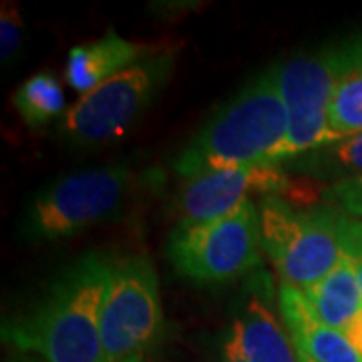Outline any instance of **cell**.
Segmentation results:
<instances>
[{
    "label": "cell",
    "instance_id": "6da1fadb",
    "mask_svg": "<svg viewBox=\"0 0 362 362\" xmlns=\"http://www.w3.org/2000/svg\"><path fill=\"white\" fill-rule=\"evenodd\" d=\"M113 262L87 254L71 264L39 302L4 326L2 338L45 362H107L101 310Z\"/></svg>",
    "mask_w": 362,
    "mask_h": 362
},
{
    "label": "cell",
    "instance_id": "7a4b0ae2",
    "mask_svg": "<svg viewBox=\"0 0 362 362\" xmlns=\"http://www.w3.org/2000/svg\"><path fill=\"white\" fill-rule=\"evenodd\" d=\"M286 139L288 111L270 69L207 119L173 168L187 181L209 171L284 165Z\"/></svg>",
    "mask_w": 362,
    "mask_h": 362
},
{
    "label": "cell",
    "instance_id": "3957f363",
    "mask_svg": "<svg viewBox=\"0 0 362 362\" xmlns=\"http://www.w3.org/2000/svg\"><path fill=\"white\" fill-rule=\"evenodd\" d=\"M362 63V37L302 54L276 69L280 95L288 111L286 161L334 143L328 107L340 78Z\"/></svg>",
    "mask_w": 362,
    "mask_h": 362
},
{
    "label": "cell",
    "instance_id": "277c9868",
    "mask_svg": "<svg viewBox=\"0 0 362 362\" xmlns=\"http://www.w3.org/2000/svg\"><path fill=\"white\" fill-rule=\"evenodd\" d=\"M258 211L262 250L284 284L304 290L334 270L340 258L337 207L296 209L272 195L259 202Z\"/></svg>",
    "mask_w": 362,
    "mask_h": 362
},
{
    "label": "cell",
    "instance_id": "5b68a950",
    "mask_svg": "<svg viewBox=\"0 0 362 362\" xmlns=\"http://www.w3.org/2000/svg\"><path fill=\"white\" fill-rule=\"evenodd\" d=\"M262 228L254 202L199 223H177L169 235L168 258L175 272L199 284H221L258 268Z\"/></svg>",
    "mask_w": 362,
    "mask_h": 362
},
{
    "label": "cell",
    "instance_id": "8992f818",
    "mask_svg": "<svg viewBox=\"0 0 362 362\" xmlns=\"http://www.w3.org/2000/svg\"><path fill=\"white\" fill-rule=\"evenodd\" d=\"M131 171L125 165L69 173L42 189L23 220L30 242H57L111 220L125 204Z\"/></svg>",
    "mask_w": 362,
    "mask_h": 362
},
{
    "label": "cell",
    "instance_id": "52a82bcc",
    "mask_svg": "<svg viewBox=\"0 0 362 362\" xmlns=\"http://www.w3.org/2000/svg\"><path fill=\"white\" fill-rule=\"evenodd\" d=\"M101 346L107 362H145L163 332L159 278L145 256L113 264L101 310Z\"/></svg>",
    "mask_w": 362,
    "mask_h": 362
},
{
    "label": "cell",
    "instance_id": "ba28073f",
    "mask_svg": "<svg viewBox=\"0 0 362 362\" xmlns=\"http://www.w3.org/2000/svg\"><path fill=\"white\" fill-rule=\"evenodd\" d=\"M171 65V51H153L97 89L81 95L63 119L66 137L81 145H97L125 135L168 81Z\"/></svg>",
    "mask_w": 362,
    "mask_h": 362
},
{
    "label": "cell",
    "instance_id": "9c48e42d",
    "mask_svg": "<svg viewBox=\"0 0 362 362\" xmlns=\"http://www.w3.org/2000/svg\"><path fill=\"white\" fill-rule=\"evenodd\" d=\"M290 187L288 173L282 165L209 171L187 180L177 197L180 223H199L216 220L240 207L252 197L280 195Z\"/></svg>",
    "mask_w": 362,
    "mask_h": 362
},
{
    "label": "cell",
    "instance_id": "30bf717a",
    "mask_svg": "<svg viewBox=\"0 0 362 362\" xmlns=\"http://www.w3.org/2000/svg\"><path fill=\"white\" fill-rule=\"evenodd\" d=\"M223 342L246 362H300L290 332L264 290H250Z\"/></svg>",
    "mask_w": 362,
    "mask_h": 362
},
{
    "label": "cell",
    "instance_id": "8fae6325",
    "mask_svg": "<svg viewBox=\"0 0 362 362\" xmlns=\"http://www.w3.org/2000/svg\"><path fill=\"white\" fill-rule=\"evenodd\" d=\"M280 312L298 354L312 362H362L344 332L324 324L300 288L280 286Z\"/></svg>",
    "mask_w": 362,
    "mask_h": 362
},
{
    "label": "cell",
    "instance_id": "7c38bea8",
    "mask_svg": "<svg viewBox=\"0 0 362 362\" xmlns=\"http://www.w3.org/2000/svg\"><path fill=\"white\" fill-rule=\"evenodd\" d=\"M153 51V47L131 42L115 33H109L103 39L71 49L65 66L66 83L85 95Z\"/></svg>",
    "mask_w": 362,
    "mask_h": 362
},
{
    "label": "cell",
    "instance_id": "4fadbf2b",
    "mask_svg": "<svg viewBox=\"0 0 362 362\" xmlns=\"http://www.w3.org/2000/svg\"><path fill=\"white\" fill-rule=\"evenodd\" d=\"M302 292L318 318L340 332H346L349 324L362 310L361 286L349 258L342 252L334 270L326 274L318 284L308 286Z\"/></svg>",
    "mask_w": 362,
    "mask_h": 362
},
{
    "label": "cell",
    "instance_id": "5bb4252c",
    "mask_svg": "<svg viewBox=\"0 0 362 362\" xmlns=\"http://www.w3.org/2000/svg\"><path fill=\"white\" fill-rule=\"evenodd\" d=\"M294 168L316 177H352L362 175V133L324 145L292 159Z\"/></svg>",
    "mask_w": 362,
    "mask_h": 362
},
{
    "label": "cell",
    "instance_id": "9a60e30c",
    "mask_svg": "<svg viewBox=\"0 0 362 362\" xmlns=\"http://www.w3.org/2000/svg\"><path fill=\"white\" fill-rule=\"evenodd\" d=\"M13 103L28 125L39 127L63 113L65 93L49 71L37 73L14 90Z\"/></svg>",
    "mask_w": 362,
    "mask_h": 362
},
{
    "label": "cell",
    "instance_id": "2e32d148",
    "mask_svg": "<svg viewBox=\"0 0 362 362\" xmlns=\"http://www.w3.org/2000/svg\"><path fill=\"white\" fill-rule=\"evenodd\" d=\"M328 127L334 141L362 133V63L337 85L328 107Z\"/></svg>",
    "mask_w": 362,
    "mask_h": 362
},
{
    "label": "cell",
    "instance_id": "e0dca14e",
    "mask_svg": "<svg viewBox=\"0 0 362 362\" xmlns=\"http://www.w3.org/2000/svg\"><path fill=\"white\" fill-rule=\"evenodd\" d=\"M326 206L337 207L350 218H362V175L337 180L324 192Z\"/></svg>",
    "mask_w": 362,
    "mask_h": 362
},
{
    "label": "cell",
    "instance_id": "ac0fdd59",
    "mask_svg": "<svg viewBox=\"0 0 362 362\" xmlns=\"http://www.w3.org/2000/svg\"><path fill=\"white\" fill-rule=\"evenodd\" d=\"M338 242H340V252L349 258L350 266L356 274V280H358L362 292V220L350 218L340 211Z\"/></svg>",
    "mask_w": 362,
    "mask_h": 362
},
{
    "label": "cell",
    "instance_id": "d6986e66",
    "mask_svg": "<svg viewBox=\"0 0 362 362\" xmlns=\"http://www.w3.org/2000/svg\"><path fill=\"white\" fill-rule=\"evenodd\" d=\"M25 23L14 2H2L0 11V57L2 61H11L23 45Z\"/></svg>",
    "mask_w": 362,
    "mask_h": 362
},
{
    "label": "cell",
    "instance_id": "ffe728a7",
    "mask_svg": "<svg viewBox=\"0 0 362 362\" xmlns=\"http://www.w3.org/2000/svg\"><path fill=\"white\" fill-rule=\"evenodd\" d=\"M344 334H346V338L352 342V346L362 354V310L358 312L356 318L349 324V328H346Z\"/></svg>",
    "mask_w": 362,
    "mask_h": 362
},
{
    "label": "cell",
    "instance_id": "44dd1931",
    "mask_svg": "<svg viewBox=\"0 0 362 362\" xmlns=\"http://www.w3.org/2000/svg\"><path fill=\"white\" fill-rule=\"evenodd\" d=\"M218 362H246L238 352H233L226 342L221 344V352H220V361Z\"/></svg>",
    "mask_w": 362,
    "mask_h": 362
},
{
    "label": "cell",
    "instance_id": "7402d4cb",
    "mask_svg": "<svg viewBox=\"0 0 362 362\" xmlns=\"http://www.w3.org/2000/svg\"><path fill=\"white\" fill-rule=\"evenodd\" d=\"M298 358H300V362H312L310 358H306V356H302V354H298Z\"/></svg>",
    "mask_w": 362,
    "mask_h": 362
}]
</instances>
